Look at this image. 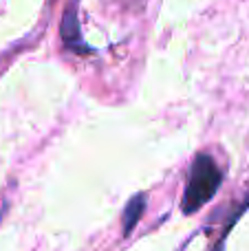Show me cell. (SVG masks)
Instances as JSON below:
<instances>
[{
    "label": "cell",
    "instance_id": "cell-1",
    "mask_svg": "<svg viewBox=\"0 0 249 251\" xmlns=\"http://www.w3.org/2000/svg\"><path fill=\"white\" fill-rule=\"evenodd\" d=\"M221 181H223V174L214 163V159L210 154H199L192 163V172H190L188 187L183 194V212L192 214L201 209L216 194Z\"/></svg>",
    "mask_w": 249,
    "mask_h": 251
},
{
    "label": "cell",
    "instance_id": "cell-2",
    "mask_svg": "<svg viewBox=\"0 0 249 251\" xmlns=\"http://www.w3.org/2000/svg\"><path fill=\"white\" fill-rule=\"evenodd\" d=\"M62 40L75 53H93V49L79 35V18H77V0H71L62 20Z\"/></svg>",
    "mask_w": 249,
    "mask_h": 251
},
{
    "label": "cell",
    "instance_id": "cell-3",
    "mask_svg": "<svg viewBox=\"0 0 249 251\" xmlns=\"http://www.w3.org/2000/svg\"><path fill=\"white\" fill-rule=\"evenodd\" d=\"M144 207H146V196L144 194L132 196V201L126 205V212H124V234H130L132 231V227L137 225L139 216L144 214Z\"/></svg>",
    "mask_w": 249,
    "mask_h": 251
}]
</instances>
